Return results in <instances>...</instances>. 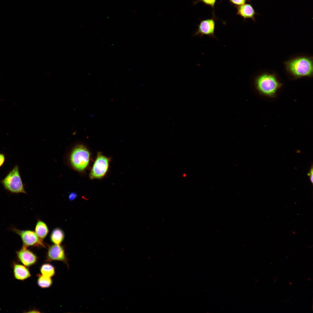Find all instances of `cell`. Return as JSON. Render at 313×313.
I'll use <instances>...</instances> for the list:
<instances>
[{"label": "cell", "mask_w": 313, "mask_h": 313, "mask_svg": "<svg viewBox=\"0 0 313 313\" xmlns=\"http://www.w3.org/2000/svg\"><path fill=\"white\" fill-rule=\"evenodd\" d=\"M284 63L287 71L295 79L312 76V57H300L293 58Z\"/></svg>", "instance_id": "obj_1"}, {"label": "cell", "mask_w": 313, "mask_h": 313, "mask_svg": "<svg viewBox=\"0 0 313 313\" xmlns=\"http://www.w3.org/2000/svg\"><path fill=\"white\" fill-rule=\"evenodd\" d=\"M255 88L261 94L270 98L276 97L277 92L282 86L274 74L264 73L254 80Z\"/></svg>", "instance_id": "obj_2"}, {"label": "cell", "mask_w": 313, "mask_h": 313, "mask_svg": "<svg viewBox=\"0 0 313 313\" xmlns=\"http://www.w3.org/2000/svg\"><path fill=\"white\" fill-rule=\"evenodd\" d=\"M90 153L86 147L81 143L73 148L70 154V163L74 169L79 171L84 170L89 162Z\"/></svg>", "instance_id": "obj_3"}, {"label": "cell", "mask_w": 313, "mask_h": 313, "mask_svg": "<svg viewBox=\"0 0 313 313\" xmlns=\"http://www.w3.org/2000/svg\"><path fill=\"white\" fill-rule=\"evenodd\" d=\"M0 182L5 189L12 193L26 194L20 174L19 167L16 165Z\"/></svg>", "instance_id": "obj_4"}, {"label": "cell", "mask_w": 313, "mask_h": 313, "mask_svg": "<svg viewBox=\"0 0 313 313\" xmlns=\"http://www.w3.org/2000/svg\"><path fill=\"white\" fill-rule=\"evenodd\" d=\"M10 230L20 237L23 247L27 248L29 246L45 247L43 242L40 240L35 231L20 230L14 227H11Z\"/></svg>", "instance_id": "obj_5"}, {"label": "cell", "mask_w": 313, "mask_h": 313, "mask_svg": "<svg viewBox=\"0 0 313 313\" xmlns=\"http://www.w3.org/2000/svg\"><path fill=\"white\" fill-rule=\"evenodd\" d=\"M217 18L213 16L211 18L200 20V23L197 25L198 28L194 33L193 36L201 38L204 35L218 39L214 35L215 21Z\"/></svg>", "instance_id": "obj_6"}, {"label": "cell", "mask_w": 313, "mask_h": 313, "mask_svg": "<svg viewBox=\"0 0 313 313\" xmlns=\"http://www.w3.org/2000/svg\"><path fill=\"white\" fill-rule=\"evenodd\" d=\"M109 159L99 152L90 174L91 179L101 178L106 174L109 166Z\"/></svg>", "instance_id": "obj_7"}, {"label": "cell", "mask_w": 313, "mask_h": 313, "mask_svg": "<svg viewBox=\"0 0 313 313\" xmlns=\"http://www.w3.org/2000/svg\"><path fill=\"white\" fill-rule=\"evenodd\" d=\"M46 258L48 262L58 261L65 262L67 260L64 248L61 244L49 245Z\"/></svg>", "instance_id": "obj_8"}, {"label": "cell", "mask_w": 313, "mask_h": 313, "mask_svg": "<svg viewBox=\"0 0 313 313\" xmlns=\"http://www.w3.org/2000/svg\"><path fill=\"white\" fill-rule=\"evenodd\" d=\"M17 258L25 266H30L35 263L37 257L32 251L22 246L16 252Z\"/></svg>", "instance_id": "obj_9"}, {"label": "cell", "mask_w": 313, "mask_h": 313, "mask_svg": "<svg viewBox=\"0 0 313 313\" xmlns=\"http://www.w3.org/2000/svg\"><path fill=\"white\" fill-rule=\"evenodd\" d=\"M235 8L236 9V14L242 17L244 21L250 19L254 21H255V16L257 13L250 4L245 3Z\"/></svg>", "instance_id": "obj_10"}, {"label": "cell", "mask_w": 313, "mask_h": 313, "mask_svg": "<svg viewBox=\"0 0 313 313\" xmlns=\"http://www.w3.org/2000/svg\"><path fill=\"white\" fill-rule=\"evenodd\" d=\"M13 272L14 278L18 280H23L31 276L28 269L25 266L14 263Z\"/></svg>", "instance_id": "obj_11"}, {"label": "cell", "mask_w": 313, "mask_h": 313, "mask_svg": "<svg viewBox=\"0 0 313 313\" xmlns=\"http://www.w3.org/2000/svg\"><path fill=\"white\" fill-rule=\"evenodd\" d=\"M35 230L40 240L43 242L44 239L47 235L49 231L46 224L43 221L38 220L36 225Z\"/></svg>", "instance_id": "obj_12"}, {"label": "cell", "mask_w": 313, "mask_h": 313, "mask_svg": "<svg viewBox=\"0 0 313 313\" xmlns=\"http://www.w3.org/2000/svg\"><path fill=\"white\" fill-rule=\"evenodd\" d=\"M64 233L59 228H56L52 231L50 236L51 241L54 244L60 245L64 238Z\"/></svg>", "instance_id": "obj_13"}, {"label": "cell", "mask_w": 313, "mask_h": 313, "mask_svg": "<svg viewBox=\"0 0 313 313\" xmlns=\"http://www.w3.org/2000/svg\"><path fill=\"white\" fill-rule=\"evenodd\" d=\"M42 275L51 277L54 274V267L49 264H45L43 265L40 269Z\"/></svg>", "instance_id": "obj_14"}, {"label": "cell", "mask_w": 313, "mask_h": 313, "mask_svg": "<svg viewBox=\"0 0 313 313\" xmlns=\"http://www.w3.org/2000/svg\"><path fill=\"white\" fill-rule=\"evenodd\" d=\"M52 280L50 277L42 275L39 276L38 279L39 285L42 288L50 287L52 285Z\"/></svg>", "instance_id": "obj_15"}, {"label": "cell", "mask_w": 313, "mask_h": 313, "mask_svg": "<svg viewBox=\"0 0 313 313\" xmlns=\"http://www.w3.org/2000/svg\"><path fill=\"white\" fill-rule=\"evenodd\" d=\"M216 0H194L193 2V4L195 5L198 2H201L205 5L210 6L212 9V14L213 17H216L214 14V8Z\"/></svg>", "instance_id": "obj_16"}, {"label": "cell", "mask_w": 313, "mask_h": 313, "mask_svg": "<svg viewBox=\"0 0 313 313\" xmlns=\"http://www.w3.org/2000/svg\"><path fill=\"white\" fill-rule=\"evenodd\" d=\"M223 0H221V2ZM230 3L235 7L245 4L247 2H250L251 0H228Z\"/></svg>", "instance_id": "obj_17"}, {"label": "cell", "mask_w": 313, "mask_h": 313, "mask_svg": "<svg viewBox=\"0 0 313 313\" xmlns=\"http://www.w3.org/2000/svg\"><path fill=\"white\" fill-rule=\"evenodd\" d=\"M5 160V156L4 154L0 153V168L2 166Z\"/></svg>", "instance_id": "obj_18"}, {"label": "cell", "mask_w": 313, "mask_h": 313, "mask_svg": "<svg viewBox=\"0 0 313 313\" xmlns=\"http://www.w3.org/2000/svg\"><path fill=\"white\" fill-rule=\"evenodd\" d=\"M77 196V194L75 192H71L69 195V199L71 201L74 200L76 198Z\"/></svg>", "instance_id": "obj_19"}, {"label": "cell", "mask_w": 313, "mask_h": 313, "mask_svg": "<svg viewBox=\"0 0 313 313\" xmlns=\"http://www.w3.org/2000/svg\"><path fill=\"white\" fill-rule=\"evenodd\" d=\"M308 175L310 176V181L312 183H313V167L312 165V167L310 168V172L308 174Z\"/></svg>", "instance_id": "obj_20"}, {"label": "cell", "mask_w": 313, "mask_h": 313, "mask_svg": "<svg viewBox=\"0 0 313 313\" xmlns=\"http://www.w3.org/2000/svg\"><path fill=\"white\" fill-rule=\"evenodd\" d=\"M307 280H309V281H310V280H311V279H310V278H309V279H307Z\"/></svg>", "instance_id": "obj_21"}, {"label": "cell", "mask_w": 313, "mask_h": 313, "mask_svg": "<svg viewBox=\"0 0 313 313\" xmlns=\"http://www.w3.org/2000/svg\"><path fill=\"white\" fill-rule=\"evenodd\" d=\"M289 283H290V284H292V283H291V282H289Z\"/></svg>", "instance_id": "obj_22"}]
</instances>
